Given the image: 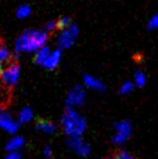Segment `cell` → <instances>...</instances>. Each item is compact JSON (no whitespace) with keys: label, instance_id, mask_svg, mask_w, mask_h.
<instances>
[{"label":"cell","instance_id":"1","mask_svg":"<svg viewBox=\"0 0 158 159\" xmlns=\"http://www.w3.org/2000/svg\"><path fill=\"white\" fill-rule=\"evenodd\" d=\"M48 40V33L46 30H26L15 40L14 49L16 53L36 52L40 48L46 46Z\"/></svg>","mask_w":158,"mask_h":159},{"label":"cell","instance_id":"2","mask_svg":"<svg viewBox=\"0 0 158 159\" xmlns=\"http://www.w3.org/2000/svg\"><path fill=\"white\" fill-rule=\"evenodd\" d=\"M61 124L64 133L67 136H81L87 129L86 119L72 107H66Z\"/></svg>","mask_w":158,"mask_h":159},{"label":"cell","instance_id":"3","mask_svg":"<svg viewBox=\"0 0 158 159\" xmlns=\"http://www.w3.org/2000/svg\"><path fill=\"white\" fill-rule=\"evenodd\" d=\"M79 35V28L76 24H72L67 28L63 30L56 39V46L60 50L68 49L75 43L77 37Z\"/></svg>","mask_w":158,"mask_h":159},{"label":"cell","instance_id":"4","mask_svg":"<svg viewBox=\"0 0 158 159\" xmlns=\"http://www.w3.org/2000/svg\"><path fill=\"white\" fill-rule=\"evenodd\" d=\"M20 77H21V67L16 62H12L7 67L2 68L1 74H0L1 82L9 88L17 84Z\"/></svg>","mask_w":158,"mask_h":159},{"label":"cell","instance_id":"5","mask_svg":"<svg viewBox=\"0 0 158 159\" xmlns=\"http://www.w3.org/2000/svg\"><path fill=\"white\" fill-rule=\"evenodd\" d=\"M20 122L16 118L13 117V115L8 111H1L0 113V129L6 133L13 135L19 132Z\"/></svg>","mask_w":158,"mask_h":159},{"label":"cell","instance_id":"6","mask_svg":"<svg viewBox=\"0 0 158 159\" xmlns=\"http://www.w3.org/2000/svg\"><path fill=\"white\" fill-rule=\"evenodd\" d=\"M84 101H86V92L84 89L81 86H75L68 91L67 95H66L65 105L66 107H79L84 105Z\"/></svg>","mask_w":158,"mask_h":159},{"label":"cell","instance_id":"7","mask_svg":"<svg viewBox=\"0 0 158 159\" xmlns=\"http://www.w3.org/2000/svg\"><path fill=\"white\" fill-rule=\"evenodd\" d=\"M66 144L74 153H76L77 155L81 156V157H87L88 155H90V145L84 142L81 139V136H68Z\"/></svg>","mask_w":158,"mask_h":159},{"label":"cell","instance_id":"8","mask_svg":"<svg viewBox=\"0 0 158 159\" xmlns=\"http://www.w3.org/2000/svg\"><path fill=\"white\" fill-rule=\"evenodd\" d=\"M24 146H25V139L19 134H13L7 141L4 148L7 152H21Z\"/></svg>","mask_w":158,"mask_h":159},{"label":"cell","instance_id":"9","mask_svg":"<svg viewBox=\"0 0 158 159\" xmlns=\"http://www.w3.org/2000/svg\"><path fill=\"white\" fill-rule=\"evenodd\" d=\"M82 81H84V87L91 89L93 91H97V92H104L105 91V86L104 84L99 79V78L94 77L92 75H84L82 77Z\"/></svg>","mask_w":158,"mask_h":159},{"label":"cell","instance_id":"10","mask_svg":"<svg viewBox=\"0 0 158 159\" xmlns=\"http://www.w3.org/2000/svg\"><path fill=\"white\" fill-rule=\"evenodd\" d=\"M62 59V50L56 49V50L52 51V52L49 54V57H47V60L44 61V63L42 66L44 67L48 70H53L59 66L60 62Z\"/></svg>","mask_w":158,"mask_h":159},{"label":"cell","instance_id":"11","mask_svg":"<svg viewBox=\"0 0 158 159\" xmlns=\"http://www.w3.org/2000/svg\"><path fill=\"white\" fill-rule=\"evenodd\" d=\"M36 130L43 134H53L56 131V126L50 120H39L36 124Z\"/></svg>","mask_w":158,"mask_h":159},{"label":"cell","instance_id":"12","mask_svg":"<svg viewBox=\"0 0 158 159\" xmlns=\"http://www.w3.org/2000/svg\"><path fill=\"white\" fill-rule=\"evenodd\" d=\"M16 119L20 122V125L29 124L34 119V111H33V109L30 107H23L17 113Z\"/></svg>","mask_w":158,"mask_h":159},{"label":"cell","instance_id":"13","mask_svg":"<svg viewBox=\"0 0 158 159\" xmlns=\"http://www.w3.org/2000/svg\"><path fill=\"white\" fill-rule=\"evenodd\" d=\"M114 129L116 131V133H120L122 135L127 136V138H130L131 133H132V126H131V122L128 120H121L115 124Z\"/></svg>","mask_w":158,"mask_h":159},{"label":"cell","instance_id":"14","mask_svg":"<svg viewBox=\"0 0 158 159\" xmlns=\"http://www.w3.org/2000/svg\"><path fill=\"white\" fill-rule=\"evenodd\" d=\"M50 53H51V50L49 47L43 46L42 48H40L39 50H37L36 53H35V59H34L35 63L37 65H41L42 66Z\"/></svg>","mask_w":158,"mask_h":159},{"label":"cell","instance_id":"15","mask_svg":"<svg viewBox=\"0 0 158 159\" xmlns=\"http://www.w3.org/2000/svg\"><path fill=\"white\" fill-rule=\"evenodd\" d=\"M133 82L139 88L144 87L146 84V75L142 70H135L134 76H133Z\"/></svg>","mask_w":158,"mask_h":159},{"label":"cell","instance_id":"16","mask_svg":"<svg viewBox=\"0 0 158 159\" xmlns=\"http://www.w3.org/2000/svg\"><path fill=\"white\" fill-rule=\"evenodd\" d=\"M32 13V8L28 4H22L16 10V17L20 20H23L28 17Z\"/></svg>","mask_w":158,"mask_h":159},{"label":"cell","instance_id":"17","mask_svg":"<svg viewBox=\"0 0 158 159\" xmlns=\"http://www.w3.org/2000/svg\"><path fill=\"white\" fill-rule=\"evenodd\" d=\"M134 82L132 81H129V80H127V81H124V84L120 86V89H119V93L122 95H128L130 94L131 92L133 91V88H134Z\"/></svg>","mask_w":158,"mask_h":159},{"label":"cell","instance_id":"18","mask_svg":"<svg viewBox=\"0 0 158 159\" xmlns=\"http://www.w3.org/2000/svg\"><path fill=\"white\" fill-rule=\"evenodd\" d=\"M12 55L7 47H0V63H8L11 60Z\"/></svg>","mask_w":158,"mask_h":159},{"label":"cell","instance_id":"19","mask_svg":"<svg viewBox=\"0 0 158 159\" xmlns=\"http://www.w3.org/2000/svg\"><path fill=\"white\" fill-rule=\"evenodd\" d=\"M72 24H73L72 19H70V16H63L56 22V27H57V30H65V28H67L68 26L72 25Z\"/></svg>","mask_w":158,"mask_h":159},{"label":"cell","instance_id":"20","mask_svg":"<svg viewBox=\"0 0 158 159\" xmlns=\"http://www.w3.org/2000/svg\"><path fill=\"white\" fill-rule=\"evenodd\" d=\"M147 30H158V13H155L150 19L147 23Z\"/></svg>","mask_w":158,"mask_h":159},{"label":"cell","instance_id":"21","mask_svg":"<svg viewBox=\"0 0 158 159\" xmlns=\"http://www.w3.org/2000/svg\"><path fill=\"white\" fill-rule=\"evenodd\" d=\"M114 159H135L134 156L131 155L129 152L127 151H119L115 154Z\"/></svg>","mask_w":158,"mask_h":159},{"label":"cell","instance_id":"22","mask_svg":"<svg viewBox=\"0 0 158 159\" xmlns=\"http://www.w3.org/2000/svg\"><path fill=\"white\" fill-rule=\"evenodd\" d=\"M127 140H128V138H127V136H124V135H122V134H120V133H116L112 138V142L114 143V144H116V145L124 144V142H127Z\"/></svg>","mask_w":158,"mask_h":159},{"label":"cell","instance_id":"23","mask_svg":"<svg viewBox=\"0 0 158 159\" xmlns=\"http://www.w3.org/2000/svg\"><path fill=\"white\" fill-rule=\"evenodd\" d=\"M23 156H22L21 152H7V155L4 159H22Z\"/></svg>","mask_w":158,"mask_h":159},{"label":"cell","instance_id":"24","mask_svg":"<svg viewBox=\"0 0 158 159\" xmlns=\"http://www.w3.org/2000/svg\"><path fill=\"white\" fill-rule=\"evenodd\" d=\"M56 22L55 21H50L48 22V23L46 24V26H44V30H46L47 33H50V32H53L54 30H56Z\"/></svg>","mask_w":158,"mask_h":159},{"label":"cell","instance_id":"25","mask_svg":"<svg viewBox=\"0 0 158 159\" xmlns=\"http://www.w3.org/2000/svg\"><path fill=\"white\" fill-rule=\"evenodd\" d=\"M42 154H43V157L46 159H51V158H52V149H51V147L50 146H46L43 148Z\"/></svg>","mask_w":158,"mask_h":159},{"label":"cell","instance_id":"26","mask_svg":"<svg viewBox=\"0 0 158 159\" xmlns=\"http://www.w3.org/2000/svg\"><path fill=\"white\" fill-rule=\"evenodd\" d=\"M1 70H2V64L0 63V74H1Z\"/></svg>","mask_w":158,"mask_h":159},{"label":"cell","instance_id":"27","mask_svg":"<svg viewBox=\"0 0 158 159\" xmlns=\"http://www.w3.org/2000/svg\"><path fill=\"white\" fill-rule=\"evenodd\" d=\"M105 159H114V156H113V157H107V158H105Z\"/></svg>","mask_w":158,"mask_h":159},{"label":"cell","instance_id":"28","mask_svg":"<svg viewBox=\"0 0 158 159\" xmlns=\"http://www.w3.org/2000/svg\"><path fill=\"white\" fill-rule=\"evenodd\" d=\"M1 111H2V108H1V106H0V113H1Z\"/></svg>","mask_w":158,"mask_h":159}]
</instances>
